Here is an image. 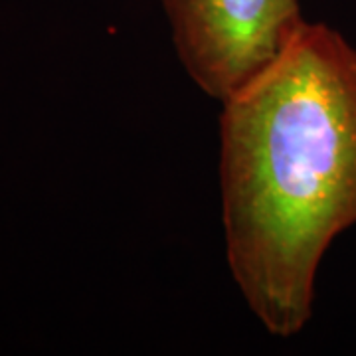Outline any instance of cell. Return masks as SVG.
I'll return each mask as SVG.
<instances>
[{"mask_svg": "<svg viewBox=\"0 0 356 356\" xmlns=\"http://www.w3.org/2000/svg\"><path fill=\"white\" fill-rule=\"evenodd\" d=\"M220 194L229 273L271 337L313 317L321 261L356 226V48L303 22L222 102Z\"/></svg>", "mask_w": 356, "mask_h": 356, "instance_id": "6da1fadb", "label": "cell"}, {"mask_svg": "<svg viewBox=\"0 0 356 356\" xmlns=\"http://www.w3.org/2000/svg\"><path fill=\"white\" fill-rule=\"evenodd\" d=\"M178 60L226 102L280 58L305 22L299 0H163Z\"/></svg>", "mask_w": 356, "mask_h": 356, "instance_id": "7a4b0ae2", "label": "cell"}]
</instances>
